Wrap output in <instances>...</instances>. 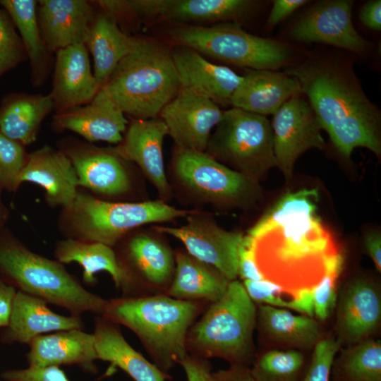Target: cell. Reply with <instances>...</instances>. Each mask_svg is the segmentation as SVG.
I'll return each mask as SVG.
<instances>
[{"label":"cell","mask_w":381,"mask_h":381,"mask_svg":"<svg viewBox=\"0 0 381 381\" xmlns=\"http://www.w3.org/2000/svg\"><path fill=\"white\" fill-rule=\"evenodd\" d=\"M180 88L171 51L159 42L138 38L100 90L126 115L149 119L159 115Z\"/></svg>","instance_id":"obj_5"},{"label":"cell","mask_w":381,"mask_h":381,"mask_svg":"<svg viewBox=\"0 0 381 381\" xmlns=\"http://www.w3.org/2000/svg\"><path fill=\"white\" fill-rule=\"evenodd\" d=\"M337 342L346 347L369 337L381 318V295L377 285L362 277L347 282L337 302Z\"/></svg>","instance_id":"obj_17"},{"label":"cell","mask_w":381,"mask_h":381,"mask_svg":"<svg viewBox=\"0 0 381 381\" xmlns=\"http://www.w3.org/2000/svg\"><path fill=\"white\" fill-rule=\"evenodd\" d=\"M246 0H124L130 22L162 20L181 25H205L236 18L253 5Z\"/></svg>","instance_id":"obj_15"},{"label":"cell","mask_w":381,"mask_h":381,"mask_svg":"<svg viewBox=\"0 0 381 381\" xmlns=\"http://www.w3.org/2000/svg\"><path fill=\"white\" fill-rule=\"evenodd\" d=\"M188 381H215L208 359L188 354L179 363Z\"/></svg>","instance_id":"obj_43"},{"label":"cell","mask_w":381,"mask_h":381,"mask_svg":"<svg viewBox=\"0 0 381 381\" xmlns=\"http://www.w3.org/2000/svg\"><path fill=\"white\" fill-rule=\"evenodd\" d=\"M170 36L176 45L252 70H276L289 57L284 44L248 33L236 23L180 25Z\"/></svg>","instance_id":"obj_9"},{"label":"cell","mask_w":381,"mask_h":381,"mask_svg":"<svg viewBox=\"0 0 381 381\" xmlns=\"http://www.w3.org/2000/svg\"><path fill=\"white\" fill-rule=\"evenodd\" d=\"M17 290L0 279V328L6 327Z\"/></svg>","instance_id":"obj_46"},{"label":"cell","mask_w":381,"mask_h":381,"mask_svg":"<svg viewBox=\"0 0 381 381\" xmlns=\"http://www.w3.org/2000/svg\"><path fill=\"white\" fill-rule=\"evenodd\" d=\"M171 53L181 87L207 98L219 107L230 105L243 76L229 67L209 61L188 47L176 45Z\"/></svg>","instance_id":"obj_22"},{"label":"cell","mask_w":381,"mask_h":381,"mask_svg":"<svg viewBox=\"0 0 381 381\" xmlns=\"http://www.w3.org/2000/svg\"><path fill=\"white\" fill-rule=\"evenodd\" d=\"M195 210L178 209L162 200L109 201L79 189L73 202L61 209L57 226L64 238L114 248L141 226L186 217Z\"/></svg>","instance_id":"obj_6"},{"label":"cell","mask_w":381,"mask_h":381,"mask_svg":"<svg viewBox=\"0 0 381 381\" xmlns=\"http://www.w3.org/2000/svg\"><path fill=\"white\" fill-rule=\"evenodd\" d=\"M353 1L332 0L312 6L294 25L291 37L300 42H320L361 52L367 42L352 23Z\"/></svg>","instance_id":"obj_19"},{"label":"cell","mask_w":381,"mask_h":381,"mask_svg":"<svg viewBox=\"0 0 381 381\" xmlns=\"http://www.w3.org/2000/svg\"><path fill=\"white\" fill-rule=\"evenodd\" d=\"M285 73L300 83L321 129L338 152L349 158L353 150L365 147L381 154L380 114L356 78L337 65L309 61Z\"/></svg>","instance_id":"obj_2"},{"label":"cell","mask_w":381,"mask_h":381,"mask_svg":"<svg viewBox=\"0 0 381 381\" xmlns=\"http://www.w3.org/2000/svg\"><path fill=\"white\" fill-rule=\"evenodd\" d=\"M174 256L173 279L164 294L179 300L210 303L223 296L231 281L220 271L186 250H178Z\"/></svg>","instance_id":"obj_29"},{"label":"cell","mask_w":381,"mask_h":381,"mask_svg":"<svg viewBox=\"0 0 381 381\" xmlns=\"http://www.w3.org/2000/svg\"><path fill=\"white\" fill-rule=\"evenodd\" d=\"M306 0H275L268 16L267 23L274 25L307 3Z\"/></svg>","instance_id":"obj_45"},{"label":"cell","mask_w":381,"mask_h":381,"mask_svg":"<svg viewBox=\"0 0 381 381\" xmlns=\"http://www.w3.org/2000/svg\"><path fill=\"white\" fill-rule=\"evenodd\" d=\"M271 126L276 166L287 180L291 178L294 164L301 154L325 146L315 114L301 94L282 104L273 115Z\"/></svg>","instance_id":"obj_14"},{"label":"cell","mask_w":381,"mask_h":381,"mask_svg":"<svg viewBox=\"0 0 381 381\" xmlns=\"http://www.w3.org/2000/svg\"><path fill=\"white\" fill-rule=\"evenodd\" d=\"M0 279L71 315H100L107 301L83 287L64 264L32 251L6 227L0 230Z\"/></svg>","instance_id":"obj_4"},{"label":"cell","mask_w":381,"mask_h":381,"mask_svg":"<svg viewBox=\"0 0 381 381\" xmlns=\"http://www.w3.org/2000/svg\"><path fill=\"white\" fill-rule=\"evenodd\" d=\"M318 198L317 188L286 193L244 235L263 280L295 298L343 268L338 244L318 214Z\"/></svg>","instance_id":"obj_1"},{"label":"cell","mask_w":381,"mask_h":381,"mask_svg":"<svg viewBox=\"0 0 381 381\" xmlns=\"http://www.w3.org/2000/svg\"><path fill=\"white\" fill-rule=\"evenodd\" d=\"M361 22L368 28L380 30L381 29V1L373 0L365 4L360 14Z\"/></svg>","instance_id":"obj_47"},{"label":"cell","mask_w":381,"mask_h":381,"mask_svg":"<svg viewBox=\"0 0 381 381\" xmlns=\"http://www.w3.org/2000/svg\"><path fill=\"white\" fill-rule=\"evenodd\" d=\"M53 111L49 94H9L0 105V133L28 146L36 140L42 121Z\"/></svg>","instance_id":"obj_32"},{"label":"cell","mask_w":381,"mask_h":381,"mask_svg":"<svg viewBox=\"0 0 381 381\" xmlns=\"http://www.w3.org/2000/svg\"><path fill=\"white\" fill-rule=\"evenodd\" d=\"M207 303L164 294L107 299L99 315L131 329L161 370L168 373L188 354V332Z\"/></svg>","instance_id":"obj_3"},{"label":"cell","mask_w":381,"mask_h":381,"mask_svg":"<svg viewBox=\"0 0 381 381\" xmlns=\"http://www.w3.org/2000/svg\"><path fill=\"white\" fill-rule=\"evenodd\" d=\"M97 10L92 1H37V15L44 41L50 52L85 44Z\"/></svg>","instance_id":"obj_23"},{"label":"cell","mask_w":381,"mask_h":381,"mask_svg":"<svg viewBox=\"0 0 381 381\" xmlns=\"http://www.w3.org/2000/svg\"><path fill=\"white\" fill-rule=\"evenodd\" d=\"M28 152L20 143L0 133V188L16 192L20 186L19 177Z\"/></svg>","instance_id":"obj_38"},{"label":"cell","mask_w":381,"mask_h":381,"mask_svg":"<svg viewBox=\"0 0 381 381\" xmlns=\"http://www.w3.org/2000/svg\"><path fill=\"white\" fill-rule=\"evenodd\" d=\"M2 191L3 190L0 188V230L6 227L10 217V210L4 202Z\"/></svg>","instance_id":"obj_50"},{"label":"cell","mask_w":381,"mask_h":381,"mask_svg":"<svg viewBox=\"0 0 381 381\" xmlns=\"http://www.w3.org/2000/svg\"><path fill=\"white\" fill-rule=\"evenodd\" d=\"M179 227L155 226L157 231L181 241L194 258L220 271L229 280L238 277V253L243 235L219 226L212 219L195 210Z\"/></svg>","instance_id":"obj_13"},{"label":"cell","mask_w":381,"mask_h":381,"mask_svg":"<svg viewBox=\"0 0 381 381\" xmlns=\"http://www.w3.org/2000/svg\"><path fill=\"white\" fill-rule=\"evenodd\" d=\"M256 319L255 305L242 282L231 281L223 296L210 303L189 329L188 353L205 359L220 358L230 365L249 366Z\"/></svg>","instance_id":"obj_7"},{"label":"cell","mask_w":381,"mask_h":381,"mask_svg":"<svg viewBox=\"0 0 381 381\" xmlns=\"http://www.w3.org/2000/svg\"><path fill=\"white\" fill-rule=\"evenodd\" d=\"M167 135V128L160 118L133 119L121 142L113 147L123 159L138 166L164 202L172 195L163 156V142Z\"/></svg>","instance_id":"obj_18"},{"label":"cell","mask_w":381,"mask_h":381,"mask_svg":"<svg viewBox=\"0 0 381 381\" xmlns=\"http://www.w3.org/2000/svg\"><path fill=\"white\" fill-rule=\"evenodd\" d=\"M305 357L295 349L270 350L258 356L250 367L256 381H301Z\"/></svg>","instance_id":"obj_36"},{"label":"cell","mask_w":381,"mask_h":381,"mask_svg":"<svg viewBox=\"0 0 381 381\" xmlns=\"http://www.w3.org/2000/svg\"><path fill=\"white\" fill-rule=\"evenodd\" d=\"M205 152L258 183L276 166L271 123L265 116L241 109L223 111Z\"/></svg>","instance_id":"obj_8"},{"label":"cell","mask_w":381,"mask_h":381,"mask_svg":"<svg viewBox=\"0 0 381 381\" xmlns=\"http://www.w3.org/2000/svg\"><path fill=\"white\" fill-rule=\"evenodd\" d=\"M120 325L98 315L95 318V347L97 358L121 368L134 381L171 380L153 363L147 361L126 340Z\"/></svg>","instance_id":"obj_28"},{"label":"cell","mask_w":381,"mask_h":381,"mask_svg":"<svg viewBox=\"0 0 381 381\" xmlns=\"http://www.w3.org/2000/svg\"><path fill=\"white\" fill-rule=\"evenodd\" d=\"M12 20L25 48L30 66V80L42 85L54 67L53 53L47 48L38 23L36 0H0Z\"/></svg>","instance_id":"obj_33"},{"label":"cell","mask_w":381,"mask_h":381,"mask_svg":"<svg viewBox=\"0 0 381 381\" xmlns=\"http://www.w3.org/2000/svg\"><path fill=\"white\" fill-rule=\"evenodd\" d=\"M53 255L64 265L78 264L83 268V282L86 285H95V274L107 272L116 288L122 291V296L128 295V282L114 248L99 242L64 238L55 243Z\"/></svg>","instance_id":"obj_30"},{"label":"cell","mask_w":381,"mask_h":381,"mask_svg":"<svg viewBox=\"0 0 381 381\" xmlns=\"http://www.w3.org/2000/svg\"><path fill=\"white\" fill-rule=\"evenodd\" d=\"M341 270L327 275L313 291V313L318 319L325 321L337 306V281Z\"/></svg>","instance_id":"obj_41"},{"label":"cell","mask_w":381,"mask_h":381,"mask_svg":"<svg viewBox=\"0 0 381 381\" xmlns=\"http://www.w3.org/2000/svg\"><path fill=\"white\" fill-rule=\"evenodd\" d=\"M238 276L243 281L263 280L254 262L250 249L244 240V235L238 253Z\"/></svg>","instance_id":"obj_44"},{"label":"cell","mask_w":381,"mask_h":381,"mask_svg":"<svg viewBox=\"0 0 381 381\" xmlns=\"http://www.w3.org/2000/svg\"><path fill=\"white\" fill-rule=\"evenodd\" d=\"M28 60L18 31L7 12L0 9V78Z\"/></svg>","instance_id":"obj_39"},{"label":"cell","mask_w":381,"mask_h":381,"mask_svg":"<svg viewBox=\"0 0 381 381\" xmlns=\"http://www.w3.org/2000/svg\"><path fill=\"white\" fill-rule=\"evenodd\" d=\"M334 381H381V342L370 338L347 346L334 360Z\"/></svg>","instance_id":"obj_35"},{"label":"cell","mask_w":381,"mask_h":381,"mask_svg":"<svg viewBox=\"0 0 381 381\" xmlns=\"http://www.w3.org/2000/svg\"><path fill=\"white\" fill-rule=\"evenodd\" d=\"M138 40L121 30L109 16L97 11L85 44L92 54L93 73L100 89L120 61L133 49Z\"/></svg>","instance_id":"obj_31"},{"label":"cell","mask_w":381,"mask_h":381,"mask_svg":"<svg viewBox=\"0 0 381 381\" xmlns=\"http://www.w3.org/2000/svg\"><path fill=\"white\" fill-rule=\"evenodd\" d=\"M128 282V295L165 294L173 279L175 256L162 239L133 231L114 247Z\"/></svg>","instance_id":"obj_11"},{"label":"cell","mask_w":381,"mask_h":381,"mask_svg":"<svg viewBox=\"0 0 381 381\" xmlns=\"http://www.w3.org/2000/svg\"><path fill=\"white\" fill-rule=\"evenodd\" d=\"M223 111L210 99L181 87L162 109L160 119L176 148L205 152Z\"/></svg>","instance_id":"obj_16"},{"label":"cell","mask_w":381,"mask_h":381,"mask_svg":"<svg viewBox=\"0 0 381 381\" xmlns=\"http://www.w3.org/2000/svg\"><path fill=\"white\" fill-rule=\"evenodd\" d=\"M297 94H301V87L294 77L274 70H250L243 76L230 105L262 116L274 115Z\"/></svg>","instance_id":"obj_27"},{"label":"cell","mask_w":381,"mask_h":381,"mask_svg":"<svg viewBox=\"0 0 381 381\" xmlns=\"http://www.w3.org/2000/svg\"><path fill=\"white\" fill-rule=\"evenodd\" d=\"M340 348L336 339L322 338L314 346L312 358L301 381H329L335 355Z\"/></svg>","instance_id":"obj_40"},{"label":"cell","mask_w":381,"mask_h":381,"mask_svg":"<svg viewBox=\"0 0 381 381\" xmlns=\"http://www.w3.org/2000/svg\"><path fill=\"white\" fill-rule=\"evenodd\" d=\"M85 329L81 316H65L52 311L37 296L17 290L7 325L2 328L3 344H26L47 332Z\"/></svg>","instance_id":"obj_25"},{"label":"cell","mask_w":381,"mask_h":381,"mask_svg":"<svg viewBox=\"0 0 381 381\" xmlns=\"http://www.w3.org/2000/svg\"><path fill=\"white\" fill-rule=\"evenodd\" d=\"M26 353L28 367L75 365L83 370L96 373L97 360L94 334L83 329H68L42 334L28 344Z\"/></svg>","instance_id":"obj_26"},{"label":"cell","mask_w":381,"mask_h":381,"mask_svg":"<svg viewBox=\"0 0 381 381\" xmlns=\"http://www.w3.org/2000/svg\"><path fill=\"white\" fill-rule=\"evenodd\" d=\"M257 318L262 334L277 344L296 349H312L320 341L318 323L306 315L260 304Z\"/></svg>","instance_id":"obj_34"},{"label":"cell","mask_w":381,"mask_h":381,"mask_svg":"<svg viewBox=\"0 0 381 381\" xmlns=\"http://www.w3.org/2000/svg\"><path fill=\"white\" fill-rule=\"evenodd\" d=\"M23 182L42 188L47 205L61 209L73 202L80 189L70 159L58 148L47 145L28 154L19 177L20 185Z\"/></svg>","instance_id":"obj_24"},{"label":"cell","mask_w":381,"mask_h":381,"mask_svg":"<svg viewBox=\"0 0 381 381\" xmlns=\"http://www.w3.org/2000/svg\"><path fill=\"white\" fill-rule=\"evenodd\" d=\"M128 125L126 114L102 90L88 104L55 113L52 128L56 132L72 131L84 140L119 144Z\"/></svg>","instance_id":"obj_20"},{"label":"cell","mask_w":381,"mask_h":381,"mask_svg":"<svg viewBox=\"0 0 381 381\" xmlns=\"http://www.w3.org/2000/svg\"><path fill=\"white\" fill-rule=\"evenodd\" d=\"M6 381H70L59 366L28 367L1 373Z\"/></svg>","instance_id":"obj_42"},{"label":"cell","mask_w":381,"mask_h":381,"mask_svg":"<svg viewBox=\"0 0 381 381\" xmlns=\"http://www.w3.org/2000/svg\"><path fill=\"white\" fill-rule=\"evenodd\" d=\"M364 247L377 271H381V235L378 231L368 232L364 236Z\"/></svg>","instance_id":"obj_49"},{"label":"cell","mask_w":381,"mask_h":381,"mask_svg":"<svg viewBox=\"0 0 381 381\" xmlns=\"http://www.w3.org/2000/svg\"><path fill=\"white\" fill-rule=\"evenodd\" d=\"M54 54L52 87L49 93L54 114L90 103L100 88L85 44L69 46Z\"/></svg>","instance_id":"obj_21"},{"label":"cell","mask_w":381,"mask_h":381,"mask_svg":"<svg viewBox=\"0 0 381 381\" xmlns=\"http://www.w3.org/2000/svg\"><path fill=\"white\" fill-rule=\"evenodd\" d=\"M213 377L215 381H256L246 365H230L213 372Z\"/></svg>","instance_id":"obj_48"},{"label":"cell","mask_w":381,"mask_h":381,"mask_svg":"<svg viewBox=\"0 0 381 381\" xmlns=\"http://www.w3.org/2000/svg\"><path fill=\"white\" fill-rule=\"evenodd\" d=\"M172 169L180 186L201 202L243 207L260 195L258 183L218 162L205 152L176 148Z\"/></svg>","instance_id":"obj_10"},{"label":"cell","mask_w":381,"mask_h":381,"mask_svg":"<svg viewBox=\"0 0 381 381\" xmlns=\"http://www.w3.org/2000/svg\"><path fill=\"white\" fill-rule=\"evenodd\" d=\"M56 148L70 159L79 188L104 200L127 195L133 190L128 161L114 147H99L73 137L59 140Z\"/></svg>","instance_id":"obj_12"},{"label":"cell","mask_w":381,"mask_h":381,"mask_svg":"<svg viewBox=\"0 0 381 381\" xmlns=\"http://www.w3.org/2000/svg\"><path fill=\"white\" fill-rule=\"evenodd\" d=\"M242 284L253 302L279 308L294 310L312 318L314 315L313 292L307 293L299 298H295L286 294L276 285L265 280H246Z\"/></svg>","instance_id":"obj_37"}]
</instances>
